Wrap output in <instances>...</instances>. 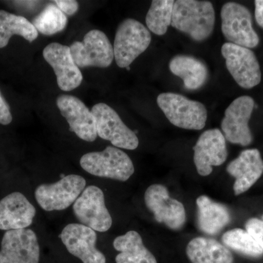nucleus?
<instances>
[{
  "mask_svg": "<svg viewBox=\"0 0 263 263\" xmlns=\"http://www.w3.org/2000/svg\"><path fill=\"white\" fill-rule=\"evenodd\" d=\"M215 25V11L209 1L177 0L174 2L171 26L201 42L210 37Z\"/></svg>",
  "mask_w": 263,
  "mask_h": 263,
  "instance_id": "obj_1",
  "label": "nucleus"
},
{
  "mask_svg": "<svg viewBox=\"0 0 263 263\" xmlns=\"http://www.w3.org/2000/svg\"><path fill=\"white\" fill-rule=\"evenodd\" d=\"M80 164L89 174L119 181H127L135 172L130 157L122 150L113 146H107L102 152L83 155Z\"/></svg>",
  "mask_w": 263,
  "mask_h": 263,
  "instance_id": "obj_2",
  "label": "nucleus"
},
{
  "mask_svg": "<svg viewBox=\"0 0 263 263\" xmlns=\"http://www.w3.org/2000/svg\"><path fill=\"white\" fill-rule=\"evenodd\" d=\"M157 105L171 124L191 130L203 129L208 113L203 104L176 93H162L157 97Z\"/></svg>",
  "mask_w": 263,
  "mask_h": 263,
  "instance_id": "obj_3",
  "label": "nucleus"
},
{
  "mask_svg": "<svg viewBox=\"0 0 263 263\" xmlns=\"http://www.w3.org/2000/svg\"><path fill=\"white\" fill-rule=\"evenodd\" d=\"M152 42L149 30L136 19L127 18L118 27L114 43V58L121 68L129 67Z\"/></svg>",
  "mask_w": 263,
  "mask_h": 263,
  "instance_id": "obj_4",
  "label": "nucleus"
},
{
  "mask_svg": "<svg viewBox=\"0 0 263 263\" xmlns=\"http://www.w3.org/2000/svg\"><path fill=\"white\" fill-rule=\"evenodd\" d=\"M221 31L228 43L247 48L258 46L259 36L248 8L239 3H226L221 9Z\"/></svg>",
  "mask_w": 263,
  "mask_h": 263,
  "instance_id": "obj_5",
  "label": "nucleus"
},
{
  "mask_svg": "<svg viewBox=\"0 0 263 263\" xmlns=\"http://www.w3.org/2000/svg\"><path fill=\"white\" fill-rule=\"evenodd\" d=\"M86 181L82 176L70 174L57 182L41 184L34 192L38 205L46 212L63 211L79 198L86 188Z\"/></svg>",
  "mask_w": 263,
  "mask_h": 263,
  "instance_id": "obj_6",
  "label": "nucleus"
},
{
  "mask_svg": "<svg viewBox=\"0 0 263 263\" xmlns=\"http://www.w3.org/2000/svg\"><path fill=\"white\" fill-rule=\"evenodd\" d=\"M96 119L98 136L110 141L117 148L136 149L139 140L136 133L123 122L119 114L107 104L100 103L91 110Z\"/></svg>",
  "mask_w": 263,
  "mask_h": 263,
  "instance_id": "obj_7",
  "label": "nucleus"
},
{
  "mask_svg": "<svg viewBox=\"0 0 263 263\" xmlns=\"http://www.w3.org/2000/svg\"><path fill=\"white\" fill-rule=\"evenodd\" d=\"M71 55L79 67H96L106 68L114 59V46L106 34L94 29L85 34L82 42L72 43Z\"/></svg>",
  "mask_w": 263,
  "mask_h": 263,
  "instance_id": "obj_8",
  "label": "nucleus"
},
{
  "mask_svg": "<svg viewBox=\"0 0 263 263\" xmlns=\"http://www.w3.org/2000/svg\"><path fill=\"white\" fill-rule=\"evenodd\" d=\"M73 212L81 224L95 231H108L112 226V217L105 205V195L95 185L85 188L73 203Z\"/></svg>",
  "mask_w": 263,
  "mask_h": 263,
  "instance_id": "obj_9",
  "label": "nucleus"
},
{
  "mask_svg": "<svg viewBox=\"0 0 263 263\" xmlns=\"http://www.w3.org/2000/svg\"><path fill=\"white\" fill-rule=\"evenodd\" d=\"M227 68L233 79L243 89H252L260 83V67L257 57L249 48L226 43L221 47Z\"/></svg>",
  "mask_w": 263,
  "mask_h": 263,
  "instance_id": "obj_10",
  "label": "nucleus"
},
{
  "mask_svg": "<svg viewBox=\"0 0 263 263\" xmlns=\"http://www.w3.org/2000/svg\"><path fill=\"white\" fill-rule=\"evenodd\" d=\"M145 203L153 213L155 220L163 223L170 229H181L186 222V211L182 203L169 195L162 184L151 185L144 195Z\"/></svg>",
  "mask_w": 263,
  "mask_h": 263,
  "instance_id": "obj_11",
  "label": "nucleus"
},
{
  "mask_svg": "<svg viewBox=\"0 0 263 263\" xmlns=\"http://www.w3.org/2000/svg\"><path fill=\"white\" fill-rule=\"evenodd\" d=\"M254 108V100L249 96L239 97L232 102L221 122V129L226 140L242 146H249L252 143L249 122Z\"/></svg>",
  "mask_w": 263,
  "mask_h": 263,
  "instance_id": "obj_12",
  "label": "nucleus"
},
{
  "mask_svg": "<svg viewBox=\"0 0 263 263\" xmlns=\"http://www.w3.org/2000/svg\"><path fill=\"white\" fill-rule=\"evenodd\" d=\"M40 246L32 230H8L2 240L0 263H39Z\"/></svg>",
  "mask_w": 263,
  "mask_h": 263,
  "instance_id": "obj_13",
  "label": "nucleus"
},
{
  "mask_svg": "<svg viewBox=\"0 0 263 263\" xmlns=\"http://www.w3.org/2000/svg\"><path fill=\"white\" fill-rule=\"evenodd\" d=\"M194 163L202 176L212 174L214 166L221 165L228 158L226 139L219 129H208L193 148Z\"/></svg>",
  "mask_w": 263,
  "mask_h": 263,
  "instance_id": "obj_14",
  "label": "nucleus"
},
{
  "mask_svg": "<svg viewBox=\"0 0 263 263\" xmlns=\"http://www.w3.org/2000/svg\"><path fill=\"white\" fill-rule=\"evenodd\" d=\"M60 237L67 250L83 263H106L104 254L96 248V232L89 227L77 223L67 224Z\"/></svg>",
  "mask_w": 263,
  "mask_h": 263,
  "instance_id": "obj_15",
  "label": "nucleus"
},
{
  "mask_svg": "<svg viewBox=\"0 0 263 263\" xmlns=\"http://www.w3.org/2000/svg\"><path fill=\"white\" fill-rule=\"evenodd\" d=\"M43 55L54 71L60 89L70 91L80 86L82 73L74 62L69 46L58 43H50L43 50Z\"/></svg>",
  "mask_w": 263,
  "mask_h": 263,
  "instance_id": "obj_16",
  "label": "nucleus"
},
{
  "mask_svg": "<svg viewBox=\"0 0 263 263\" xmlns=\"http://www.w3.org/2000/svg\"><path fill=\"white\" fill-rule=\"evenodd\" d=\"M57 105L68 123L70 130L76 136L85 141L96 140V119L80 99L72 95H60L57 99Z\"/></svg>",
  "mask_w": 263,
  "mask_h": 263,
  "instance_id": "obj_17",
  "label": "nucleus"
},
{
  "mask_svg": "<svg viewBox=\"0 0 263 263\" xmlns=\"http://www.w3.org/2000/svg\"><path fill=\"white\" fill-rule=\"evenodd\" d=\"M230 176L235 178L233 190L235 195H241L252 187L263 173V160L256 148L243 151L238 157L227 167Z\"/></svg>",
  "mask_w": 263,
  "mask_h": 263,
  "instance_id": "obj_18",
  "label": "nucleus"
},
{
  "mask_svg": "<svg viewBox=\"0 0 263 263\" xmlns=\"http://www.w3.org/2000/svg\"><path fill=\"white\" fill-rule=\"evenodd\" d=\"M35 215V208L18 192L0 200V230L25 229L32 224Z\"/></svg>",
  "mask_w": 263,
  "mask_h": 263,
  "instance_id": "obj_19",
  "label": "nucleus"
},
{
  "mask_svg": "<svg viewBox=\"0 0 263 263\" xmlns=\"http://www.w3.org/2000/svg\"><path fill=\"white\" fill-rule=\"evenodd\" d=\"M196 204L197 224L205 234H217L229 224L230 214L226 205L213 201L206 195L197 197Z\"/></svg>",
  "mask_w": 263,
  "mask_h": 263,
  "instance_id": "obj_20",
  "label": "nucleus"
},
{
  "mask_svg": "<svg viewBox=\"0 0 263 263\" xmlns=\"http://www.w3.org/2000/svg\"><path fill=\"white\" fill-rule=\"evenodd\" d=\"M169 68L174 75L182 79L184 87L188 90L200 89L209 78L207 66L194 57H174L170 62Z\"/></svg>",
  "mask_w": 263,
  "mask_h": 263,
  "instance_id": "obj_21",
  "label": "nucleus"
},
{
  "mask_svg": "<svg viewBox=\"0 0 263 263\" xmlns=\"http://www.w3.org/2000/svg\"><path fill=\"white\" fill-rule=\"evenodd\" d=\"M188 258L193 263H233L229 249L213 238L197 237L186 247Z\"/></svg>",
  "mask_w": 263,
  "mask_h": 263,
  "instance_id": "obj_22",
  "label": "nucleus"
},
{
  "mask_svg": "<svg viewBox=\"0 0 263 263\" xmlns=\"http://www.w3.org/2000/svg\"><path fill=\"white\" fill-rule=\"evenodd\" d=\"M114 247L120 252L117 263H157L154 254L143 245L141 235L136 231L127 232L114 240Z\"/></svg>",
  "mask_w": 263,
  "mask_h": 263,
  "instance_id": "obj_23",
  "label": "nucleus"
},
{
  "mask_svg": "<svg viewBox=\"0 0 263 263\" xmlns=\"http://www.w3.org/2000/svg\"><path fill=\"white\" fill-rule=\"evenodd\" d=\"M19 35L32 43L38 37V32L27 18L5 10H0V48L8 46L12 36Z\"/></svg>",
  "mask_w": 263,
  "mask_h": 263,
  "instance_id": "obj_24",
  "label": "nucleus"
},
{
  "mask_svg": "<svg viewBox=\"0 0 263 263\" xmlns=\"http://www.w3.org/2000/svg\"><path fill=\"white\" fill-rule=\"evenodd\" d=\"M174 2L173 0H154L147 13L146 23L151 32L163 35L171 24Z\"/></svg>",
  "mask_w": 263,
  "mask_h": 263,
  "instance_id": "obj_25",
  "label": "nucleus"
},
{
  "mask_svg": "<svg viewBox=\"0 0 263 263\" xmlns=\"http://www.w3.org/2000/svg\"><path fill=\"white\" fill-rule=\"evenodd\" d=\"M32 24L38 32L52 35L65 29L67 17L56 5L49 4L33 19Z\"/></svg>",
  "mask_w": 263,
  "mask_h": 263,
  "instance_id": "obj_26",
  "label": "nucleus"
},
{
  "mask_svg": "<svg viewBox=\"0 0 263 263\" xmlns=\"http://www.w3.org/2000/svg\"><path fill=\"white\" fill-rule=\"evenodd\" d=\"M222 241L229 248L238 253L252 257L262 255L263 250L247 230L235 228L226 232Z\"/></svg>",
  "mask_w": 263,
  "mask_h": 263,
  "instance_id": "obj_27",
  "label": "nucleus"
},
{
  "mask_svg": "<svg viewBox=\"0 0 263 263\" xmlns=\"http://www.w3.org/2000/svg\"><path fill=\"white\" fill-rule=\"evenodd\" d=\"M246 230L263 250V221L257 218L249 219L246 223Z\"/></svg>",
  "mask_w": 263,
  "mask_h": 263,
  "instance_id": "obj_28",
  "label": "nucleus"
},
{
  "mask_svg": "<svg viewBox=\"0 0 263 263\" xmlns=\"http://www.w3.org/2000/svg\"><path fill=\"white\" fill-rule=\"evenodd\" d=\"M13 120L9 105L3 98L0 91V124L8 125Z\"/></svg>",
  "mask_w": 263,
  "mask_h": 263,
  "instance_id": "obj_29",
  "label": "nucleus"
},
{
  "mask_svg": "<svg viewBox=\"0 0 263 263\" xmlns=\"http://www.w3.org/2000/svg\"><path fill=\"white\" fill-rule=\"evenodd\" d=\"M54 3L65 14L72 15L79 10V3L75 0H57Z\"/></svg>",
  "mask_w": 263,
  "mask_h": 263,
  "instance_id": "obj_30",
  "label": "nucleus"
},
{
  "mask_svg": "<svg viewBox=\"0 0 263 263\" xmlns=\"http://www.w3.org/2000/svg\"><path fill=\"white\" fill-rule=\"evenodd\" d=\"M255 5V18L257 24L263 28V0H256Z\"/></svg>",
  "mask_w": 263,
  "mask_h": 263,
  "instance_id": "obj_31",
  "label": "nucleus"
},
{
  "mask_svg": "<svg viewBox=\"0 0 263 263\" xmlns=\"http://www.w3.org/2000/svg\"><path fill=\"white\" fill-rule=\"evenodd\" d=\"M126 68H127V70H130V67H126Z\"/></svg>",
  "mask_w": 263,
  "mask_h": 263,
  "instance_id": "obj_32",
  "label": "nucleus"
},
{
  "mask_svg": "<svg viewBox=\"0 0 263 263\" xmlns=\"http://www.w3.org/2000/svg\"><path fill=\"white\" fill-rule=\"evenodd\" d=\"M262 219H263V216H262Z\"/></svg>",
  "mask_w": 263,
  "mask_h": 263,
  "instance_id": "obj_33",
  "label": "nucleus"
}]
</instances>
